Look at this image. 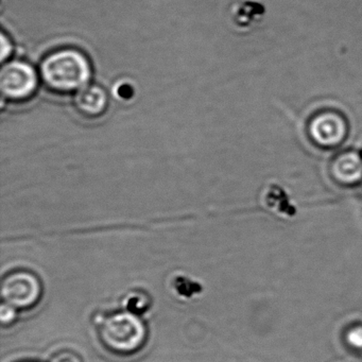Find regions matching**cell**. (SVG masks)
<instances>
[{
	"label": "cell",
	"mask_w": 362,
	"mask_h": 362,
	"mask_svg": "<svg viewBox=\"0 0 362 362\" xmlns=\"http://www.w3.org/2000/svg\"><path fill=\"white\" fill-rule=\"evenodd\" d=\"M347 340L351 343L353 346L362 347V327H357L355 329L351 330L347 337Z\"/></svg>",
	"instance_id": "7c38bea8"
},
{
	"label": "cell",
	"mask_w": 362,
	"mask_h": 362,
	"mask_svg": "<svg viewBox=\"0 0 362 362\" xmlns=\"http://www.w3.org/2000/svg\"><path fill=\"white\" fill-rule=\"evenodd\" d=\"M39 86L37 71L24 61L6 63L0 73V92L4 100L23 103L35 96Z\"/></svg>",
	"instance_id": "3957f363"
},
{
	"label": "cell",
	"mask_w": 362,
	"mask_h": 362,
	"mask_svg": "<svg viewBox=\"0 0 362 362\" xmlns=\"http://www.w3.org/2000/svg\"><path fill=\"white\" fill-rule=\"evenodd\" d=\"M41 296V283L33 273L18 271L4 279L1 286L4 303H7L16 309L35 306Z\"/></svg>",
	"instance_id": "277c9868"
},
{
	"label": "cell",
	"mask_w": 362,
	"mask_h": 362,
	"mask_svg": "<svg viewBox=\"0 0 362 362\" xmlns=\"http://www.w3.org/2000/svg\"><path fill=\"white\" fill-rule=\"evenodd\" d=\"M100 337L103 344L118 354L139 351L146 341L145 324L134 313L124 311L114 313L101 324Z\"/></svg>",
	"instance_id": "7a4b0ae2"
},
{
	"label": "cell",
	"mask_w": 362,
	"mask_h": 362,
	"mask_svg": "<svg viewBox=\"0 0 362 362\" xmlns=\"http://www.w3.org/2000/svg\"><path fill=\"white\" fill-rule=\"evenodd\" d=\"M50 362H82V360L79 355L74 351H65L54 355Z\"/></svg>",
	"instance_id": "30bf717a"
},
{
	"label": "cell",
	"mask_w": 362,
	"mask_h": 362,
	"mask_svg": "<svg viewBox=\"0 0 362 362\" xmlns=\"http://www.w3.org/2000/svg\"><path fill=\"white\" fill-rule=\"evenodd\" d=\"M1 47H3L1 48V62L5 63L13 52V46L4 33H1Z\"/></svg>",
	"instance_id": "8fae6325"
},
{
	"label": "cell",
	"mask_w": 362,
	"mask_h": 362,
	"mask_svg": "<svg viewBox=\"0 0 362 362\" xmlns=\"http://www.w3.org/2000/svg\"><path fill=\"white\" fill-rule=\"evenodd\" d=\"M75 107L84 117L95 119L105 115L109 107V96L101 86L88 84L76 94Z\"/></svg>",
	"instance_id": "8992f818"
},
{
	"label": "cell",
	"mask_w": 362,
	"mask_h": 362,
	"mask_svg": "<svg viewBox=\"0 0 362 362\" xmlns=\"http://www.w3.org/2000/svg\"><path fill=\"white\" fill-rule=\"evenodd\" d=\"M264 16V7L259 0H241L235 9L236 24L243 28L256 26Z\"/></svg>",
	"instance_id": "52a82bcc"
},
{
	"label": "cell",
	"mask_w": 362,
	"mask_h": 362,
	"mask_svg": "<svg viewBox=\"0 0 362 362\" xmlns=\"http://www.w3.org/2000/svg\"><path fill=\"white\" fill-rule=\"evenodd\" d=\"M18 317V313H16V307L11 306V305L4 303L0 308V319H1V323L3 325H10L13 323Z\"/></svg>",
	"instance_id": "9c48e42d"
},
{
	"label": "cell",
	"mask_w": 362,
	"mask_h": 362,
	"mask_svg": "<svg viewBox=\"0 0 362 362\" xmlns=\"http://www.w3.org/2000/svg\"><path fill=\"white\" fill-rule=\"evenodd\" d=\"M40 73L48 90L67 95L88 86L92 78V66L88 57L80 50L61 48L44 58Z\"/></svg>",
	"instance_id": "6da1fadb"
},
{
	"label": "cell",
	"mask_w": 362,
	"mask_h": 362,
	"mask_svg": "<svg viewBox=\"0 0 362 362\" xmlns=\"http://www.w3.org/2000/svg\"><path fill=\"white\" fill-rule=\"evenodd\" d=\"M310 134L319 145L334 147L339 145L344 137V122L336 114H319L311 122Z\"/></svg>",
	"instance_id": "5b68a950"
},
{
	"label": "cell",
	"mask_w": 362,
	"mask_h": 362,
	"mask_svg": "<svg viewBox=\"0 0 362 362\" xmlns=\"http://www.w3.org/2000/svg\"><path fill=\"white\" fill-rule=\"evenodd\" d=\"M135 88L130 81L128 80H120L116 82L113 86V96L115 97L116 100L130 101L131 99L134 98Z\"/></svg>",
	"instance_id": "ba28073f"
}]
</instances>
